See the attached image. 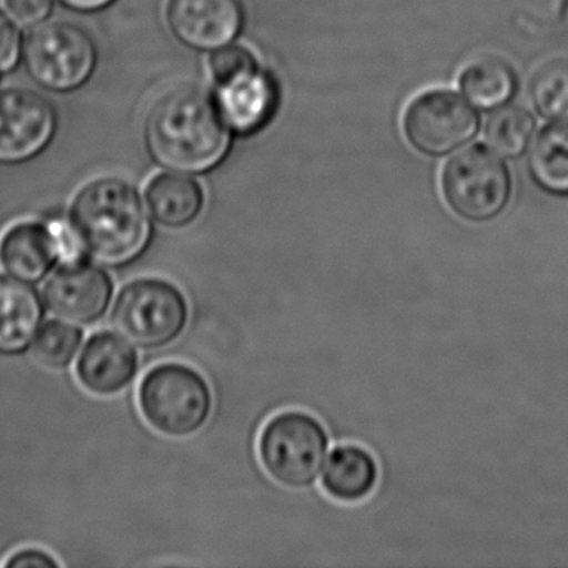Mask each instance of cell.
Segmentation results:
<instances>
[{"mask_svg":"<svg viewBox=\"0 0 568 568\" xmlns=\"http://www.w3.org/2000/svg\"><path fill=\"white\" fill-rule=\"evenodd\" d=\"M165 21L172 36L194 51H217L244 28L241 0H168Z\"/></svg>","mask_w":568,"mask_h":568,"instance_id":"obj_11","label":"cell"},{"mask_svg":"<svg viewBox=\"0 0 568 568\" xmlns=\"http://www.w3.org/2000/svg\"><path fill=\"white\" fill-rule=\"evenodd\" d=\"M69 217L84 252L109 267L131 264L151 241L152 225L144 201L122 178H99L82 185Z\"/></svg>","mask_w":568,"mask_h":568,"instance_id":"obj_2","label":"cell"},{"mask_svg":"<svg viewBox=\"0 0 568 568\" xmlns=\"http://www.w3.org/2000/svg\"><path fill=\"white\" fill-rule=\"evenodd\" d=\"M257 452L272 480L291 490H304L324 470L328 434L322 422L307 412H281L262 427Z\"/></svg>","mask_w":568,"mask_h":568,"instance_id":"obj_4","label":"cell"},{"mask_svg":"<svg viewBox=\"0 0 568 568\" xmlns=\"http://www.w3.org/2000/svg\"><path fill=\"white\" fill-rule=\"evenodd\" d=\"M142 417L168 437L194 435L212 414L211 385L195 368L179 362L155 365L139 385Z\"/></svg>","mask_w":568,"mask_h":568,"instance_id":"obj_3","label":"cell"},{"mask_svg":"<svg viewBox=\"0 0 568 568\" xmlns=\"http://www.w3.org/2000/svg\"><path fill=\"white\" fill-rule=\"evenodd\" d=\"M145 145L155 164L182 174L217 168L231 148V129L217 102L197 85L169 89L149 109Z\"/></svg>","mask_w":568,"mask_h":568,"instance_id":"obj_1","label":"cell"},{"mask_svg":"<svg viewBox=\"0 0 568 568\" xmlns=\"http://www.w3.org/2000/svg\"><path fill=\"white\" fill-rule=\"evenodd\" d=\"M114 297V282L111 275L98 264L74 258L62 262L45 281V307L71 324L92 325L104 317Z\"/></svg>","mask_w":568,"mask_h":568,"instance_id":"obj_10","label":"cell"},{"mask_svg":"<svg viewBox=\"0 0 568 568\" xmlns=\"http://www.w3.org/2000/svg\"><path fill=\"white\" fill-rule=\"evenodd\" d=\"M535 119L530 112L517 105L498 109L485 125V141L504 158H518L530 144Z\"/></svg>","mask_w":568,"mask_h":568,"instance_id":"obj_21","label":"cell"},{"mask_svg":"<svg viewBox=\"0 0 568 568\" xmlns=\"http://www.w3.org/2000/svg\"><path fill=\"white\" fill-rule=\"evenodd\" d=\"M22 58L36 84L55 94H68L91 81L98 68V45L79 26L44 22L26 39Z\"/></svg>","mask_w":568,"mask_h":568,"instance_id":"obj_6","label":"cell"},{"mask_svg":"<svg viewBox=\"0 0 568 568\" xmlns=\"http://www.w3.org/2000/svg\"><path fill=\"white\" fill-rule=\"evenodd\" d=\"M460 88L465 98L477 108H498L514 95V71L500 59H481L465 69Z\"/></svg>","mask_w":568,"mask_h":568,"instance_id":"obj_19","label":"cell"},{"mask_svg":"<svg viewBox=\"0 0 568 568\" xmlns=\"http://www.w3.org/2000/svg\"><path fill=\"white\" fill-rule=\"evenodd\" d=\"M22 36L16 22L0 11V74L11 72L22 55Z\"/></svg>","mask_w":568,"mask_h":568,"instance_id":"obj_24","label":"cell"},{"mask_svg":"<svg viewBox=\"0 0 568 568\" xmlns=\"http://www.w3.org/2000/svg\"><path fill=\"white\" fill-rule=\"evenodd\" d=\"M45 308L29 282L0 275V355H19L32 347Z\"/></svg>","mask_w":568,"mask_h":568,"instance_id":"obj_15","label":"cell"},{"mask_svg":"<svg viewBox=\"0 0 568 568\" xmlns=\"http://www.w3.org/2000/svg\"><path fill=\"white\" fill-rule=\"evenodd\" d=\"M530 95L541 118L568 122V59H551L535 71Z\"/></svg>","mask_w":568,"mask_h":568,"instance_id":"obj_20","label":"cell"},{"mask_svg":"<svg viewBox=\"0 0 568 568\" xmlns=\"http://www.w3.org/2000/svg\"><path fill=\"white\" fill-rule=\"evenodd\" d=\"M61 2L72 11L91 14V12L104 11L109 6L114 4L115 0H61Z\"/></svg>","mask_w":568,"mask_h":568,"instance_id":"obj_27","label":"cell"},{"mask_svg":"<svg viewBox=\"0 0 568 568\" xmlns=\"http://www.w3.org/2000/svg\"><path fill=\"white\" fill-rule=\"evenodd\" d=\"M4 6L19 24L38 28L51 18L55 0H4Z\"/></svg>","mask_w":568,"mask_h":568,"instance_id":"obj_25","label":"cell"},{"mask_svg":"<svg viewBox=\"0 0 568 568\" xmlns=\"http://www.w3.org/2000/svg\"><path fill=\"white\" fill-rule=\"evenodd\" d=\"M478 118L474 109L450 91L418 95L404 115L408 142L427 155H445L474 138Z\"/></svg>","mask_w":568,"mask_h":568,"instance_id":"obj_9","label":"cell"},{"mask_svg":"<svg viewBox=\"0 0 568 568\" xmlns=\"http://www.w3.org/2000/svg\"><path fill=\"white\" fill-rule=\"evenodd\" d=\"M6 568H58L59 561L41 548H22L4 561Z\"/></svg>","mask_w":568,"mask_h":568,"instance_id":"obj_26","label":"cell"},{"mask_svg":"<svg viewBox=\"0 0 568 568\" xmlns=\"http://www.w3.org/2000/svg\"><path fill=\"white\" fill-rule=\"evenodd\" d=\"M440 187L445 204L458 219L485 224L497 219L510 202V172L494 152L477 145L447 162Z\"/></svg>","mask_w":568,"mask_h":568,"instance_id":"obj_7","label":"cell"},{"mask_svg":"<svg viewBox=\"0 0 568 568\" xmlns=\"http://www.w3.org/2000/svg\"><path fill=\"white\" fill-rule=\"evenodd\" d=\"M58 111L32 89L0 91V165L24 164L45 151L58 132Z\"/></svg>","mask_w":568,"mask_h":568,"instance_id":"obj_8","label":"cell"},{"mask_svg":"<svg viewBox=\"0 0 568 568\" xmlns=\"http://www.w3.org/2000/svg\"><path fill=\"white\" fill-rule=\"evenodd\" d=\"M145 204L161 227L179 231L201 217L205 204L204 189L182 172H164L149 181Z\"/></svg>","mask_w":568,"mask_h":568,"instance_id":"obj_17","label":"cell"},{"mask_svg":"<svg viewBox=\"0 0 568 568\" xmlns=\"http://www.w3.org/2000/svg\"><path fill=\"white\" fill-rule=\"evenodd\" d=\"M254 68H257L254 55L241 45H224L214 51L211 58V72L217 84H224Z\"/></svg>","mask_w":568,"mask_h":568,"instance_id":"obj_23","label":"cell"},{"mask_svg":"<svg viewBox=\"0 0 568 568\" xmlns=\"http://www.w3.org/2000/svg\"><path fill=\"white\" fill-rule=\"evenodd\" d=\"M187 322V298L171 282L154 277L125 284L111 312L115 334L142 351L169 347Z\"/></svg>","mask_w":568,"mask_h":568,"instance_id":"obj_5","label":"cell"},{"mask_svg":"<svg viewBox=\"0 0 568 568\" xmlns=\"http://www.w3.org/2000/svg\"><path fill=\"white\" fill-rule=\"evenodd\" d=\"M535 184L557 197H568V122L541 129L528 158Z\"/></svg>","mask_w":568,"mask_h":568,"instance_id":"obj_18","label":"cell"},{"mask_svg":"<svg viewBox=\"0 0 568 568\" xmlns=\"http://www.w3.org/2000/svg\"><path fill=\"white\" fill-rule=\"evenodd\" d=\"M219 85V111L229 129L239 134H252L264 128L277 108V88L257 68Z\"/></svg>","mask_w":568,"mask_h":568,"instance_id":"obj_14","label":"cell"},{"mask_svg":"<svg viewBox=\"0 0 568 568\" xmlns=\"http://www.w3.org/2000/svg\"><path fill=\"white\" fill-rule=\"evenodd\" d=\"M84 332L71 322L49 321L42 325L32 344V357L52 371H64L78 357Z\"/></svg>","mask_w":568,"mask_h":568,"instance_id":"obj_22","label":"cell"},{"mask_svg":"<svg viewBox=\"0 0 568 568\" xmlns=\"http://www.w3.org/2000/svg\"><path fill=\"white\" fill-rule=\"evenodd\" d=\"M62 261L59 222H18L0 237V265L12 277L29 284L44 281Z\"/></svg>","mask_w":568,"mask_h":568,"instance_id":"obj_12","label":"cell"},{"mask_svg":"<svg viewBox=\"0 0 568 568\" xmlns=\"http://www.w3.org/2000/svg\"><path fill=\"white\" fill-rule=\"evenodd\" d=\"M139 357L134 345L112 332H98L85 342L75 374L85 390L109 397L125 390L138 377Z\"/></svg>","mask_w":568,"mask_h":568,"instance_id":"obj_13","label":"cell"},{"mask_svg":"<svg viewBox=\"0 0 568 568\" xmlns=\"http://www.w3.org/2000/svg\"><path fill=\"white\" fill-rule=\"evenodd\" d=\"M378 475V464L371 452L358 445H341L325 462L322 488L338 504H361L374 494Z\"/></svg>","mask_w":568,"mask_h":568,"instance_id":"obj_16","label":"cell"}]
</instances>
